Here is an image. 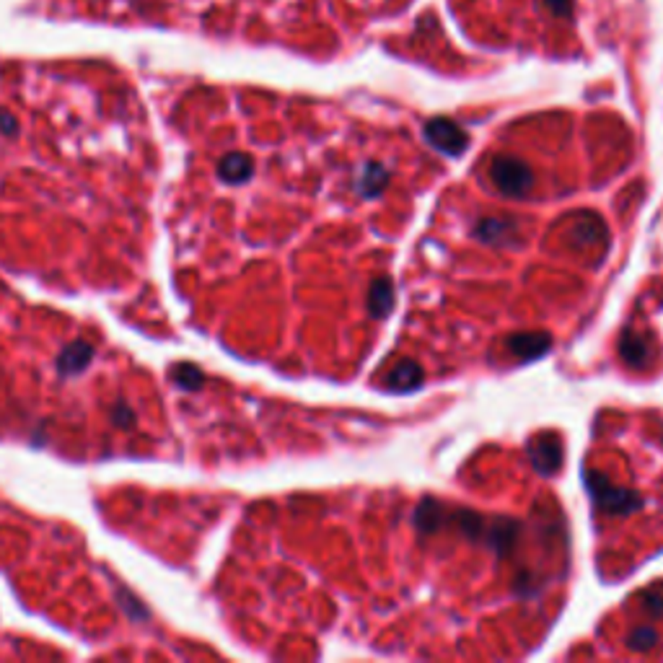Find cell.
Returning a JSON list of instances; mask_svg holds the SVG:
<instances>
[{
  "mask_svg": "<svg viewBox=\"0 0 663 663\" xmlns=\"http://www.w3.org/2000/svg\"><path fill=\"white\" fill-rule=\"evenodd\" d=\"M425 138L430 146L448 153V156H462L469 143V135L459 124H454L451 120H441V117L425 124Z\"/></svg>",
  "mask_w": 663,
  "mask_h": 663,
  "instance_id": "cell-3",
  "label": "cell"
},
{
  "mask_svg": "<svg viewBox=\"0 0 663 663\" xmlns=\"http://www.w3.org/2000/svg\"><path fill=\"white\" fill-rule=\"evenodd\" d=\"M642 604H645V609H648L650 615L656 616V619H661V616H663V599H661V596H650V593H648Z\"/></svg>",
  "mask_w": 663,
  "mask_h": 663,
  "instance_id": "cell-16",
  "label": "cell"
},
{
  "mask_svg": "<svg viewBox=\"0 0 663 663\" xmlns=\"http://www.w3.org/2000/svg\"><path fill=\"white\" fill-rule=\"evenodd\" d=\"M389 182V172L381 164H366L363 172L358 174L355 190L361 197H378Z\"/></svg>",
  "mask_w": 663,
  "mask_h": 663,
  "instance_id": "cell-10",
  "label": "cell"
},
{
  "mask_svg": "<svg viewBox=\"0 0 663 663\" xmlns=\"http://www.w3.org/2000/svg\"><path fill=\"white\" fill-rule=\"evenodd\" d=\"M490 179L495 187L508 197H526L531 184H534V174L531 169L514 156H497L490 164Z\"/></svg>",
  "mask_w": 663,
  "mask_h": 663,
  "instance_id": "cell-1",
  "label": "cell"
},
{
  "mask_svg": "<svg viewBox=\"0 0 663 663\" xmlns=\"http://www.w3.org/2000/svg\"><path fill=\"white\" fill-rule=\"evenodd\" d=\"M552 347V337L547 332H523L508 337V350L518 361H534L541 358Z\"/></svg>",
  "mask_w": 663,
  "mask_h": 663,
  "instance_id": "cell-6",
  "label": "cell"
},
{
  "mask_svg": "<svg viewBox=\"0 0 663 663\" xmlns=\"http://www.w3.org/2000/svg\"><path fill=\"white\" fill-rule=\"evenodd\" d=\"M586 482H589V490L593 492L596 503H599L607 514L627 516V514L638 511L640 506H642L638 492L625 490V488H615V485H612L604 474H599V472L589 474Z\"/></svg>",
  "mask_w": 663,
  "mask_h": 663,
  "instance_id": "cell-2",
  "label": "cell"
},
{
  "mask_svg": "<svg viewBox=\"0 0 663 663\" xmlns=\"http://www.w3.org/2000/svg\"><path fill=\"white\" fill-rule=\"evenodd\" d=\"M619 353H622L625 363L633 366V369H645L648 366V358H650V350H648L645 337H640L638 332H633V329H625V335L619 340Z\"/></svg>",
  "mask_w": 663,
  "mask_h": 663,
  "instance_id": "cell-9",
  "label": "cell"
},
{
  "mask_svg": "<svg viewBox=\"0 0 663 663\" xmlns=\"http://www.w3.org/2000/svg\"><path fill=\"white\" fill-rule=\"evenodd\" d=\"M656 642H659V633L653 627H638L630 635V648H635V650H650Z\"/></svg>",
  "mask_w": 663,
  "mask_h": 663,
  "instance_id": "cell-15",
  "label": "cell"
},
{
  "mask_svg": "<svg viewBox=\"0 0 663 663\" xmlns=\"http://www.w3.org/2000/svg\"><path fill=\"white\" fill-rule=\"evenodd\" d=\"M394 301H396V293H394L392 277H376L370 283L369 301H366L370 317L373 319H384L394 309Z\"/></svg>",
  "mask_w": 663,
  "mask_h": 663,
  "instance_id": "cell-7",
  "label": "cell"
},
{
  "mask_svg": "<svg viewBox=\"0 0 663 663\" xmlns=\"http://www.w3.org/2000/svg\"><path fill=\"white\" fill-rule=\"evenodd\" d=\"M223 176L234 182H244L251 176V161L246 156H228L223 161Z\"/></svg>",
  "mask_w": 663,
  "mask_h": 663,
  "instance_id": "cell-14",
  "label": "cell"
},
{
  "mask_svg": "<svg viewBox=\"0 0 663 663\" xmlns=\"http://www.w3.org/2000/svg\"><path fill=\"white\" fill-rule=\"evenodd\" d=\"M604 239H607V228L596 216H583L570 231V242L575 246H589L596 244V242H604Z\"/></svg>",
  "mask_w": 663,
  "mask_h": 663,
  "instance_id": "cell-12",
  "label": "cell"
},
{
  "mask_svg": "<svg viewBox=\"0 0 663 663\" xmlns=\"http://www.w3.org/2000/svg\"><path fill=\"white\" fill-rule=\"evenodd\" d=\"M529 456L541 474H555L563 464V443L555 433H541L540 438L529 446Z\"/></svg>",
  "mask_w": 663,
  "mask_h": 663,
  "instance_id": "cell-4",
  "label": "cell"
},
{
  "mask_svg": "<svg viewBox=\"0 0 663 663\" xmlns=\"http://www.w3.org/2000/svg\"><path fill=\"white\" fill-rule=\"evenodd\" d=\"M474 236L492 246H508L518 242L516 221L508 218H482L474 225Z\"/></svg>",
  "mask_w": 663,
  "mask_h": 663,
  "instance_id": "cell-5",
  "label": "cell"
},
{
  "mask_svg": "<svg viewBox=\"0 0 663 663\" xmlns=\"http://www.w3.org/2000/svg\"><path fill=\"white\" fill-rule=\"evenodd\" d=\"M420 384H422V369L415 361L396 363L392 373L387 376V389H392V392H412Z\"/></svg>",
  "mask_w": 663,
  "mask_h": 663,
  "instance_id": "cell-8",
  "label": "cell"
},
{
  "mask_svg": "<svg viewBox=\"0 0 663 663\" xmlns=\"http://www.w3.org/2000/svg\"><path fill=\"white\" fill-rule=\"evenodd\" d=\"M443 521H446V511H443L441 503H436V500H425V503H420L418 514H415V523H418L420 531L433 534L438 526H443Z\"/></svg>",
  "mask_w": 663,
  "mask_h": 663,
  "instance_id": "cell-13",
  "label": "cell"
},
{
  "mask_svg": "<svg viewBox=\"0 0 663 663\" xmlns=\"http://www.w3.org/2000/svg\"><path fill=\"white\" fill-rule=\"evenodd\" d=\"M518 534V523L516 521H508V518H497V521H490L488 523V534H485V541L495 547L497 552H508L514 547Z\"/></svg>",
  "mask_w": 663,
  "mask_h": 663,
  "instance_id": "cell-11",
  "label": "cell"
}]
</instances>
